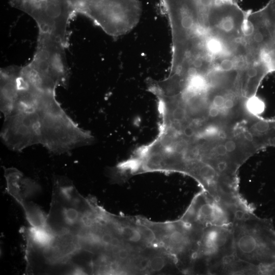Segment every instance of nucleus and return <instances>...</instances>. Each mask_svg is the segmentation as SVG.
Listing matches in <instances>:
<instances>
[{
  "label": "nucleus",
  "instance_id": "nucleus-1",
  "mask_svg": "<svg viewBox=\"0 0 275 275\" xmlns=\"http://www.w3.org/2000/svg\"><path fill=\"white\" fill-rule=\"evenodd\" d=\"M56 90L15 78L1 104L4 116L1 138L9 149L19 152L40 144L51 153L63 154L92 143L91 133L64 111Z\"/></svg>",
  "mask_w": 275,
  "mask_h": 275
},
{
  "label": "nucleus",
  "instance_id": "nucleus-2",
  "mask_svg": "<svg viewBox=\"0 0 275 275\" xmlns=\"http://www.w3.org/2000/svg\"><path fill=\"white\" fill-rule=\"evenodd\" d=\"M236 274H275V230L252 209L240 210L232 225Z\"/></svg>",
  "mask_w": 275,
  "mask_h": 275
},
{
  "label": "nucleus",
  "instance_id": "nucleus-3",
  "mask_svg": "<svg viewBox=\"0 0 275 275\" xmlns=\"http://www.w3.org/2000/svg\"><path fill=\"white\" fill-rule=\"evenodd\" d=\"M80 5L79 14L114 37L126 34L135 27L142 11L139 0H81Z\"/></svg>",
  "mask_w": 275,
  "mask_h": 275
},
{
  "label": "nucleus",
  "instance_id": "nucleus-4",
  "mask_svg": "<svg viewBox=\"0 0 275 275\" xmlns=\"http://www.w3.org/2000/svg\"><path fill=\"white\" fill-rule=\"evenodd\" d=\"M248 13L236 0H215L204 14L203 22L209 34L228 44L238 45L242 43Z\"/></svg>",
  "mask_w": 275,
  "mask_h": 275
},
{
  "label": "nucleus",
  "instance_id": "nucleus-5",
  "mask_svg": "<svg viewBox=\"0 0 275 275\" xmlns=\"http://www.w3.org/2000/svg\"><path fill=\"white\" fill-rule=\"evenodd\" d=\"M78 0H9L14 7L31 16L38 25L70 23Z\"/></svg>",
  "mask_w": 275,
  "mask_h": 275
},
{
  "label": "nucleus",
  "instance_id": "nucleus-6",
  "mask_svg": "<svg viewBox=\"0 0 275 275\" xmlns=\"http://www.w3.org/2000/svg\"><path fill=\"white\" fill-rule=\"evenodd\" d=\"M238 209L219 202L204 191L197 195L182 216L203 227L230 226L233 224Z\"/></svg>",
  "mask_w": 275,
  "mask_h": 275
},
{
  "label": "nucleus",
  "instance_id": "nucleus-7",
  "mask_svg": "<svg viewBox=\"0 0 275 275\" xmlns=\"http://www.w3.org/2000/svg\"><path fill=\"white\" fill-rule=\"evenodd\" d=\"M81 248L78 234L65 229L54 233L51 242L44 250V254L50 263H59L67 261Z\"/></svg>",
  "mask_w": 275,
  "mask_h": 275
},
{
  "label": "nucleus",
  "instance_id": "nucleus-8",
  "mask_svg": "<svg viewBox=\"0 0 275 275\" xmlns=\"http://www.w3.org/2000/svg\"><path fill=\"white\" fill-rule=\"evenodd\" d=\"M269 73V69L261 60L247 61L239 70L238 85L241 95L246 99L255 96L261 82Z\"/></svg>",
  "mask_w": 275,
  "mask_h": 275
},
{
  "label": "nucleus",
  "instance_id": "nucleus-9",
  "mask_svg": "<svg viewBox=\"0 0 275 275\" xmlns=\"http://www.w3.org/2000/svg\"><path fill=\"white\" fill-rule=\"evenodd\" d=\"M4 169L7 192L22 207L25 199L39 190V186L15 168L4 167Z\"/></svg>",
  "mask_w": 275,
  "mask_h": 275
},
{
  "label": "nucleus",
  "instance_id": "nucleus-10",
  "mask_svg": "<svg viewBox=\"0 0 275 275\" xmlns=\"http://www.w3.org/2000/svg\"><path fill=\"white\" fill-rule=\"evenodd\" d=\"M263 24L267 38L266 50L260 58L270 69L275 71V0H269L261 9L257 11Z\"/></svg>",
  "mask_w": 275,
  "mask_h": 275
},
{
  "label": "nucleus",
  "instance_id": "nucleus-11",
  "mask_svg": "<svg viewBox=\"0 0 275 275\" xmlns=\"http://www.w3.org/2000/svg\"><path fill=\"white\" fill-rule=\"evenodd\" d=\"M54 235V233L47 226L31 227L28 231V236L31 242L43 250L49 245Z\"/></svg>",
  "mask_w": 275,
  "mask_h": 275
},
{
  "label": "nucleus",
  "instance_id": "nucleus-12",
  "mask_svg": "<svg viewBox=\"0 0 275 275\" xmlns=\"http://www.w3.org/2000/svg\"><path fill=\"white\" fill-rule=\"evenodd\" d=\"M27 221L32 227L47 226V215L33 202H25L22 206Z\"/></svg>",
  "mask_w": 275,
  "mask_h": 275
},
{
  "label": "nucleus",
  "instance_id": "nucleus-13",
  "mask_svg": "<svg viewBox=\"0 0 275 275\" xmlns=\"http://www.w3.org/2000/svg\"><path fill=\"white\" fill-rule=\"evenodd\" d=\"M128 244H129V243H128ZM131 246H132V245H131ZM132 246V249H131V250H134V251H136L140 252H142L141 250H139V249H136V248H135V247H134V246ZM122 249H123V248H122ZM120 249H116V250H114V251H111V252H109V254H110V253H116V252H117L119 250H120Z\"/></svg>",
  "mask_w": 275,
  "mask_h": 275
}]
</instances>
